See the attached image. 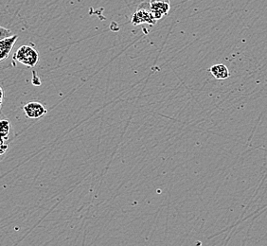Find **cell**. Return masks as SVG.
<instances>
[{"instance_id": "1", "label": "cell", "mask_w": 267, "mask_h": 246, "mask_svg": "<svg viewBox=\"0 0 267 246\" xmlns=\"http://www.w3.org/2000/svg\"><path fill=\"white\" fill-rule=\"evenodd\" d=\"M14 59L26 67H34L39 61V54L34 47L22 46L14 54Z\"/></svg>"}, {"instance_id": "2", "label": "cell", "mask_w": 267, "mask_h": 246, "mask_svg": "<svg viewBox=\"0 0 267 246\" xmlns=\"http://www.w3.org/2000/svg\"><path fill=\"white\" fill-rule=\"evenodd\" d=\"M156 18L152 13L150 6L148 8H139V10L134 14L132 17V24L134 26H139L141 24L154 25L156 23Z\"/></svg>"}, {"instance_id": "3", "label": "cell", "mask_w": 267, "mask_h": 246, "mask_svg": "<svg viewBox=\"0 0 267 246\" xmlns=\"http://www.w3.org/2000/svg\"><path fill=\"white\" fill-rule=\"evenodd\" d=\"M150 9L156 20H159L163 16L169 14L171 9L170 0H151Z\"/></svg>"}, {"instance_id": "4", "label": "cell", "mask_w": 267, "mask_h": 246, "mask_svg": "<svg viewBox=\"0 0 267 246\" xmlns=\"http://www.w3.org/2000/svg\"><path fill=\"white\" fill-rule=\"evenodd\" d=\"M23 109L26 116L30 119H40L47 113L46 106L37 101L29 102L26 105H24Z\"/></svg>"}, {"instance_id": "5", "label": "cell", "mask_w": 267, "mask_h": 246, "mask_svg": "<svg viewBox=\"0 0 267 246\" xmlns=\"http://www.w3.org/2000/svg\"><path fill=\"white\" fill-rule=\"evenodd\" d=\"M17 38V35H13L12 37L0 40V61H4L9 57Z\"/></svg>"}, {"instance_id": "6", "label": "cell", "mask_w": 267, "mask_h": 246, "mask_svg": "<svg viewBox=\"0 0 267 246\" xmlns=\"http://www.w3.org/2000/svg\"><path fill=\"white\" fill-rule=\"evenodd\" d=\"M209 71H210V73L213 76L214 78L217 79V80H226L227 78H229V76H230V73L228 71V68L225 65H223V64L214 65V66L209 68Z\"/></svg>"}, {"instance_id": "7", "label": "cell", "mask_w": 267, "mask_h": 246, "mask_svg": "<svg viewBox=\"0 0 267 246\" xmlns=\"http://www.w3.org/2000/svg\"><path fill=\"white\" fill-rule=\"evenodd\" d=\"M0 125H1V144H5V141L9 140L12 132V125L8 120H1Z\"/></svg>"}, {"instance_id": "8", "label": "cell", "mask_w": 267, "mask_h": 246, "mask_svg": "<svg viewBox=\"0 0 267 246\" xmlns=\"http://www.w3.org/2000/svg\"><path fill=\"white\" fill-rule=\"evenodd\" d=\"M14 34L13 33L8 30V29H5L4 27H0V40H3V39H6V38H9V37H12Z\"/></svg>"}, {"instance_id": "9", "label": "cell", "mask_w": 267, "mask_h": 246, "mask_svg": "<svg viewBox=\"0 0 267 246\" xmlns=\"http://www.w3.org/2000/svg\"><path fill=\"white\" fill-rule=\"evenodd\" d=\"M33 74H34V78H33V84H34V86H35V87H39V86H41V80L40 79H39V77L36 75L35 71H34Z\"/></svg>"}, {"instance_id": "10", "label": "cell", "mask_w": 267, "mask_h": 246, "mask_svg": "<svg viewBox=\"0 0 267 246\" xmlns=\"http://www.w3.org/2000/svg\"><path fill=\"white\" fill-rule=\"evenodd\" d=\"M7 149V145H5V144H1V150H0V153H1V154H3V153H5Z\"/></svg>"}]
</instances>
